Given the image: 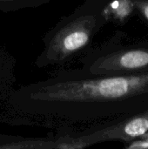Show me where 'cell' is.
<instances>
[{"instance_id": "1", "label": "cell", "mask_w": 148, "mask_h": 149, "mask_svg": "<svg viewBox=\"0 0 148 149\" xmlns=\"http://www.w3.org/2000/svg\"><path fill=\"white\" fill-rule=\"evenodd\" d=\"M96 24L89 6H79L44 36V48L35 65L39 68L59 65L81 55L92 41Z\"/></svg>"}, {"instance_id": "2", "label": "cell", "mask_w": 148, "mask_h": 149, "mask_svg": "<svg viewBox=\"0 0 148 149\" xmlns=\"http://www.w3.org/2000/svg\"><path fill=\"white\" fill-rule=\"evenodd\" d=\"M16 58L6 50L0 48V108L7 95L15 87Z\"/></svg>"}, {"instance_id": "3", "label": "cell", "mask_w": 148, "mask_h": 149, "mask_svg": "<svg viewBox=\"0 0 148 149\" xmlns=\"http://www.w3.org/2000/svg\"><path fill=\"white\" fill-rule=\"evenodd\" d=\"M98 86L102 96L106 100L112 101L127 93L129 83L125 78L121 77L98 78Z\"/></svg>"}, {"instance_id": "4", "label": "cell", "mask_w": 148, "mask_h": 149, "mask_svg": "<svg viewBox=\"0 0 148 149\" xmlns=\"http://www.w3.org/2000/svg\"><path fill=\"white\" fill-rule=\"evenodd\" d=\"M148 64V53L142 51H133L120 58V65L124 68H138Z\"/></svg>"}, {"instance_id": "5", "label": "cell", "mask_w": 148, "mask_h": 149, "mask_svg": "<svg viewBox=\"0 0 148 149\" xmlns=\"http://www.w3.org/2000/svg\"><path fill=\"white\" fill-rule=\"evenodd\" d=\"M51 1V0H0V10L9 12L26 8H34Z\"/></svg>"}, {"instance_id": "6", "label": "cell", "mask_w": 148, "mask_h": 149, "mask_svg": "<svg viewBox=\"0 0 148 149\" xmlns=\"http://www.w3.org/2000/svg\"><path fill=\"white\" fill-rule=\"evenodd\" d=\"M148 130V120L144 118H139L132 120L125 127V133L132 137L144 134Z\"/></svg>"}, {"instance_id": "7", "label": "cell", "mask_w": 148, "mask_h": 149, "mask_svg": "<svg viewBox=\"0 0 148 149\" xmlns=\"http://www.w3.org/2000/svg\"><path fill=\"white\" fill-rule=\"evenodd\" d=\"M144 12H145L146 17L148 18V5H147V6L145 7V9H144Z\"/></svg>"}]
</instances>
